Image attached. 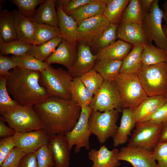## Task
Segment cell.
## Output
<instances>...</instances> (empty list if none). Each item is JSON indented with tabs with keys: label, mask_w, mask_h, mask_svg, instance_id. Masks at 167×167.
Wrapping results in <instances>:
<instances>
[{
	"label": "cell",
	"mask_w": 167,
	"mask_h": 167,
	"mask_svg": "<svg viewBox=\"0 0 167 167\" xmlns=\"http://www.w3.org/2000/svg\"><path fill=\"white\" fill-rule=\"evenodd\" d=\"M41 120L43 129L49 136L65 135L75 126L80 117L81 108L71 99L49 97L33 106Z\"/></svg>",
	"instance_id": "1"
},
{
	"label": "cell",
	"mask_w": 167,
	"mask_h": 167,
	"mask_svg": "<svg viewBox=\"0 0 167 167\" xmlns=\"http://www.w3.org/2000/svg\"><path fill=\"white\" fill-rule=\"evenodd\" d=\"M40 72L17 67L10 71L6 87L10 95L21 105L41 103L49 97L40 84Z\"/></svg>",
	"instance_id": "2"
},
{
	"label": "cell",
	"mask_w": 167,
	"mask_h": 167,
	"mask_svg": "<svg viewBox=\"0 0 167 167\" xmlns=\"http://www.w3.org/2000/svg\"><path fill=\"white\" fill-rule=\"evenodd\" d=\"M112 82L119 95L122 109H134L148 96L136 74L120 73Z\"/></svg>",
	"instance_id": "3"
},
{
	"label": "cell",
	"mask_w": 167,
	"mask_h": 167,
	"mask_svg": "<svg viewBox=\"0 0 167 167\" xmlns=\"http://www.w3.org/2000/svg\"><path fill=\"white\" fill-rule=\"evenodd\" d=\"M148 96L165 95L167 92V64L166 62L142 65L136 73Z\"/></svg>",
	"instance_id": "4"
},
{
	"label": "cell",
	"mask_w": 167,
	"mask_h": 167,
	"mask_svg": "<svg viewBox=\"0 0 167 167\" xmlns=\"http://www.w3.org/2000/svg\"><path fill=\"white\" fill-rule=\"evenodd\" d=\"M72 79L67 71L61 68L55 69L50 65L40 72V84L49 97L71 99L70 87Z\"/></svg>",
	"instance_id": "5"
},
{
	"label": "cell",
	"mask_w": 167,
	"mask_h": 167,
	"mask_svg": "<svg viewBox=\"0 0 167 167\" xmlns=\"http://www.w3.org/2000/svg\"><path fill=\"white\" fill-rule=\"evenodd\" d=\"M2 116L16 132H25L43 129L41 119L33 106H17Z\"/></svg>",
	"instance_id": "6"
},
{
	"label": "cell",
	"mask_w": 167,
	"mask_h": 167,
	"mask_svg": "<svg viewBox=\"0 0 167 167\" xmlns=\"http://www.w3.org/2000/svg\"><path fill=\"white\" fill-rule=\"evenodd\" d=\"M120 111L116 109L103 112L92 111L88 120L89 128L100 143H105L114 136L118 127L116 123Z\"/></svg>",
	"instance_id": "7"
},
{
	"label": "cell",
	"mask_w": 167,
	"mask_h": 167,
	"mask_svg": "<svg viewBox=\"0 0 167 167\" xmlns=\"http://www.w3.org/2000/svg\"><path fill=\"white\" fill-rule=\"evenodd\" d=\"M159 2L154 0L150 11L145 15L141 25L149 43H152L153 41L157 47L166 51L167 38L162 25L163 11L159 6Z\"/></svg>",
	"instance_id": "8"
},
{
	"label": "cell",
	"mask_w": 167,
	"mask_h": 167,
	"mask_svg": "<svg viewBox=\"0 0 167 167\" xmlns=\"http://www.w3.org/2000/svg\"><path fill=\"white\" fill-rule=\"evenodd\" d=\"M127 146L152 151L163 127L147 121L137 123Z\"/></svg>",
	"instance_id": "9"
},
{
	"label": "cell",
	"mask_w": 167,
	"mask_h": 167,
	"mask_svg": "<svg viewBox=\"0 0 167 167\" xmlns=\"http://www.w3.org/2000/svg\"><path fill=\"white\" fill-rule=\"evenodd\" d=\"M80 117L74 128L65 135L71 150L73 146L75 153H78L81 148L87 150L90 149L89 138L91 133L88 120L92 110L89 106H81Z\"/></svg>",
	"instance_id": "10"
},
{
	"label": "cell",
	"mask_w": 167,
	"mask_h": 167,
	"mask_svg": "<svg viewBox=\"0 0 167 167\" xmlns=\"http://www.w3.org/2000/svg\"><path fill=\"white\" fill-rule=\"evenodd\" d=\"M89 106L92 110L101 112L115 109L121 110L119 95L112 82L104 81L94 95Z\"/></svg>",
	"instance_id": "11"
},
{
	"label": "cell",
	"mask_w": 167,
	"mask_h": 167,
	"mask_svg": "<svg viewBox=\"0 0 167 167\" xmlns=\"http://www.w3.org/2000/svg\"><path fill=\"white\" fill-rule=\"evenodd\" d=\"M110 24L103 14L83 20L78 24L79 42L90 47Z\"/></svg>",
	"instance_id": "12"
},
{
	"label": "cell",
	"mask_w": 167,
	"mask_h": 167,
	"mask_svg": "<svg viewBox=\"0 0 167 167\" xmlns=\"http://www.w3.org/2000/svg\"><path fill=\"white\" fill-rule=\"evenodd\" d=\"M12 137L16 147L27 153L35 152L47 144L49 136L42 129L25 132H16Z\"/></svg>",
	"instance_id": "13"
},
{
	"label": "cell",
	"mask_w": 167,
	"mask_h": 167,
	"mask_svg": "<svg viewBox=\"0 0 167 167\" xmlns=\"http://www.w3.org/2000/svg\"><path fill=\"white\" fill-rule=\"evenodd\" d=\"M119 161H126L133 167H157L152 151L127 146L122 147L118 155Z\"/></svg>",
	"instance_id": "14"
},
{
	"label": "cell",
	"mask_w": 167,
	"mask_h": 167,
	"mask_svg": "<svg viewBox=\"0 0 167 167\" xmlns=\"http://www.w3.org/2000/svg\"><path fill=\"white\" fill-rule=\"evenodd\" d=\"M47 145L52 153L54 166L69 167L71 150L65 135L49 136Z\"/></svg>",
	"instance_id": "15"
},
{
	"label": "cell",
	"mask_w": 167,
	"mask_h": 167,
	"mask_svg": "<svg viewBox=\"0 0 167 167\" xmlns=\"http://www.w3.org/2000/svg\"><path fill=\"white\" fill-rule=\"evenodd\" d=\"M97 58L96 55L92 53L89 46L80 43L78 47L76 60L67 71L73 78L79 77L93 68Z\"/></svg>",
	"instance_id": "16"
},
{
	"label": "cell",
	"mask_w": 167,
	"mask_h": 167,
	"mask_svg": "<svg viewBox=\"0 0 167 167\" xmlns=\"http://www.w3.org/2000/svg\"><path fill=\"white\" fill-rule=\"evenodd\" d=\"M76 46L71 45L62 39L55 51L44 62L48 65L52 63L62 64L67 69H69L77 58L78 48Z\"/></svg>",
	"instance_id": "17"
},
{
	"label": "cell",
	"mask_w": 167,
	"mask_h": 167,
	"mask_svg": "<svg viewBox=\"0 0 167 167\" xmlns=\"http://www.w3.org/2000/svg\"><path fill=\"white\" fill-rule=\"evenodd\" d=\"M167 100L165 95L148 96L133 109V117L136 124L146 121L165 104Z\"/></svg>",
	"instance_id": "18"
},
{
	"label": "cell",
	"mask_w": 167,
	"mask_h": 167,
	"mask_svg": "<svg viewBox=\"0 0 167 167\" xmlns=\"http://www.w3.org/2000/svg\"><path fill=\"white\" fill-rule=\"evenodd\" d=\"M13 11L18 40L25 44L33 45L37 24L32 18L23 16L16 9Z\"/></svg>",
	"instance_id": "19"
},
{
	"label": "cell",
	"mask_w": 167,
	"mask_h": 167,
	"mask_svg": "<svg viewBox=\"0 0 167 167\" xmlns=\"http://www.w3.org/2000/svg\"><path fill=\"white\" fill-rule=\"evenodd\" d=\"M119 151L117 148L109 150L105 145L98 150L90 149L88 157L93 162L91 167H118L120 165L118 159Z\"/></svg>",
	"instance_id": "20"
},
{
	"label": "cell",
	"mask_w": 167,
	"mask_h": 167,
	"mask_svg": "<svg viewBox=\"0 0 167 167\" xmlns=\"http://www.w3.org/2000/svg\"><path fill=\"white\" fill-rule=\"evenodd\" d=\"M117 37L134 46L149 43L141 25L120 23L117 30Z\"/></svg>",
	"instance_id": "21"
},
{
	"label": "cell",
	"mask_w": 167,
	"mask_h": 167,
	"mask_svg": "<svg viewBox=\"0 0 167 167\" xmlns=\"http://www.w3.org/2000/svg\"><path fill=\"white\" fill-rule=\"evenodd\" d=\"M56 7L61 37L70 44L76 46L79 42L78 23L71 17L65 14L62 6H56Z\"/></svg>",
	"instance_id": "22"
},
{
	"label": "cell",
	"mask_w": 167,
	"mask_h": 167,
	"mask_svg": "<svg viewBox=\"0 0 167 167\" xmlns=\"http://www.w3.org/2000/svg\"><path fill=\"white\" fill-rule=\"evenodd\" d=\"M135 125L133 109H123L120 125L113 138L114 146L117 147L125 143L128 140V137L131 135V131Z\"/></svg>",
	"instance_id": "23"
},
{
	"label": "cell",
	"mask_w": 167,
	"mask_h": 167,
	"mask_svg": "<svg viewBox=\"0 0 167 167\" xmlns=\"http://www.w3.org/2000/svg\"><path fill=\"white\" fill-rule=\"evenodd\" d=\"M55 6L54 0H45L36 10L32 19L37 24L58 27L59 19Z\"/></svg>",
	"instance_id": "24"
},
{
	"label": "cell",
	"mask_w": 167,
	"mask_h": 167,
	"mask_svg": "<svg viewBox=\"0 0 167 167\" xmlns=\"http://www.w3.org/2000/svg\"><path fill=\"white\" fill-rule=\"evenodd\" d=\"M133 48L132 45L121 40L115 41L99 50L97 60L112 59L123 61Z\"/></svg>",
	"instance_id": "25"
},
{
	"label": "cell",
	"mask_w": 167,
	"mask_h": 167,
	"mask_svg": "<svg viewBox=\"0 0 167 167\" xmlns=\"http://www.w3.org/2000/svg\"><path fill=\"white\" fill-rule=\"evenodd\" d=\"M108 0H93L82 6L70 16L79 24L86 19L103 14Z\"/></svg>",
	"instance_id": "26"
},
{
	"label": "cell",
	"mask_w": 167,
	"mask_h": 167,
	"mask_svg": "<svg viewBox=\"0 0 167 167\" xmlns=\"http://www.w3.org/2000/svg\"><path fill=\"white\" fill-rule=\"evenodd\" d=\"M123 61L112 59L97 60L93 68L104 80L112 82L119 75Z\"/></svg>",
	"instance_id": "27"
},
{
	"label": "cell",
	"mask_w": 167,
	"mask_h": 167,
	"mask_svg": "<svg viewBox=\"0 0 167 167\" xmlns=\"http://www.w3.org/2000/svg\"><path fill=\"white\" fill-rule=\"evenodd\" d=\"M0 38L6 43L18 40L13 11H0Z\"/></svg>",
	"instance_id": "28"
},
{
	"label": "cell",
	"mask_w": 167,
	"mask_h": 167,
	"mask_svg": "<svg viewBox=\"0 0 167 167\" xmlns=\"http://www.w3.org/2000/svg\"><path fill=\"white\" fill-rule=\"evenodd\" d=\"M145 44L133 47L131 51L123 60L120 74H136L143 65L141 53Z\"/></svg>",
	"instance_id": "29"
},
{
	"label": "cell",
	"mask_w": 167,
	"mask_h": 167,
	"mask_svg": "<svg viewBox=\"0 0 167 167\" xmlns=\"http://www.w3.org/2000/svg\"><path fill=\"white\" fill-rule=\"evenodd\" d=\"M71 99L81 106H89L94 94L84 85L79 77L73 78L70 87Z\"/></svg>",
	"instance_id": "30"
},
{
	"label": "cell",
	"mask_w": 167,
	"mask_h": 167,
	"mask_svg": "<svg viewBox=\"0 0 167 167\" xmlns=\"http://www.w3.org/2000/svg\"><path fill=\"white\" fill-rule=\"evenodd\" d=\"M143 65L148 66L166 62L167 52L156 47L152 43L145 45L141 53Z\"/></svg>",
	"instance_id": "31"
},
{
	"label": "cell",
	"mask_w": 167,
	"mask_h": 167,
	"mask_svg": "<svg viewBox=\"0 0 167 167\" xmlns=\"http://www.w3.org/2000/svg\"><path fill=\"white\" fill-rule=\"evenodd\" d=\"M130 0H109L103 13L110 24L118 25Z\"/></svg>",
	"instance_id": "32"
},
{
	"label": "cell",
	"mask_w": 167,
	"mask_h": 167,
	"mask_svg": "<svg viewBox=\"0 0 167 167\" xmlns=\"http://www.w3.org/2000/svg\"><path fill=\"white\" fill-rule=\"evenodd\" d=\"M62 40L61 37H57L41 45H33L28 53L44 62L55 51Z\"/></svg>",
	"instance_id": "33"
},
{
	"label": "cell",
	"mask_w": 167,
	"mask_h": 167,
	"mask_svg": "<svg viewBox=\"0 0 167 167\" xmlns=\"http://www.w3.org/2000/svg\"><path fill=\"white\" fill-rule=\"evenodd\" d=\"M144 15L140 0H130L120 23H133L141 25Z\"/></svg>",
	"instance_id": "34"
},
{
	"label": "cell",
	"mask_w": 167,
	"mask_h": 167,
	"mask_svg": "<svg viewBox=\"0 0 167 167\" xmlns=\"http://www.w3.org/2000/svg\"><path fill=\"white\" fill-rule=\"evenodd\" d=\"M11 57L16 63L17 67L25 70L41 72L48 65L28 53L18 56L12 55Z\"/></svg>",
	"instance_id": "35"
},
{
	"label": "cell",
	"mask_w": 167,
	"mask_h": 167,
	"mask_svg": "<svg viewBox=\"0 0 167 167\" xmlns=\"http://www.w3.org/2000/svg\"><path fill=\"white\" fill-rule=\"evenodd\" d=\"M57 37H61L58 27L37 24L33 45H41Z\"/></svg>",
	"instance_id": "36"
},
{
	"label": "cell",
	"mask_w": 167,
	"mask_h": 167,
	"mask_svg": "<svg viewBox=\"0 0 167 167\" xmlns=\"http://www.w3.org/2000/svg\"><path fill=\"white\" fill-rule=\"evenodd\" d=\"M7 77L0 76V113L2 116L19 104L12 99L6 87Z\"/></svg>",
	"instance_id": "37"
},
{
	"label": "cell",
	"mask_w": 167,
	"mask_h": 167,
	"mask_svg": "<svg viewBox=\"0 0 167 167\" xmlns=\"http://www.w3.org/2000/svg\"><path fill=\"white\" fill-rule=\"evenodd\" d=\"M32 45L18 40L6 43L0 38V55L20 56L28 53Z\"/></svg>",
	"instance_id": "38"
},
{
	"label": "cell",
	"mask_w": 167,
	"mask_h": 167,
	"mask_svg": "<svg viewBox=\"0 0 167 167\" xmlns=\"http://www.w3.org/2000/svg\"><path fill=\"white\" fill-rule=\"evenodd\" d=\"M118 25L110 24L91 46L98 51L116 41Z\"/></svg>",
	"instance_id": "39"
},
{
	"label": "cell",
	"mask_w": 167,
	"mask_h": 167,
	"mask_svg": "<svg viewBox=\"0 0 167 167\" xmlns=\"http://www.w3.org/2000/svg\"><path fill=\"white\" fill-rule=\"evenodd\" d=\"M79 77L85 87L94 95L97 92L104 81L101 75L94 68Z\"/></svg>",
	"instance_id": "40"
},
{
	"label": "cell",
	"mask_w": 167,
	"mask_h": 167,
	"mask_svg": "<svg viewBox=\"0 0 167 167\" xmlns=\"http://www.w3.org/2000/svg\"><path fill=\"white\" fill-rule=\"evenodd\" d=\"M45 0H11L10 2L16 6L18 11L23 16L32 18L37 6L40 5Z\"/></svg>",
	"instance_id": "41"
},
{
	"label": "cell",
	"mask_w": 167,
	"mask_h": 167,
	"mask_svg": "<svg viewBox=\"0 0 167 167\" xmlns=\"http://www.w3.org/2000/svg\"><path fill=\"white\" fill-rule=\"evenodd\" d=\"M39 167H53L54 163L52 153L47 144L44 145L36 152Z\"/></svg>",
	"instance_id": "42"
},
{
	"label": "cell",
	"mask_w": 167,
	"mask_h": 167,
	"mask_svg": "<svg viewBox=\"0 0 167 167\" xmlns=\"http://www.w3.org/2000/svg\"><path fill=\"white\" fill-rule=\"evenodd\" d=\"M152 153L159 167H167V141H158L152 150Z\"/></svg>",
	"instance_id": "43"
},
{
	"label": "cell",
	"mask_w": 167,
	"mask_h": 167,
	"mask_svg": "<svg viewBox=\"0 0 167 167\" xmlns=\"http://www.w3.org/2000/svg\"><path fill=\"white\" fill-rule=\"evenodd\" d=\"M26 153L20 148L15 147L7 156L0 167H18Z\"/></svg>",
	"instance_id": "44"
},
{
	"label": "cell",
	"mask_w": 167,
	"mask_h": 167,
	"mask_svg": "<svg viewBox=\"0 0 167 167\" xmlns=\"http://www.w3.org/2000/svg\"><path fill=\"white\" fill-rule=\"evenodd\" d=\"M15 144L12 136L1 138L0 140V165L15 148Z\"/></svg>",
	"instance_id": "45"
},
{
	"label": "cell",
	"mask_w": 167,
	"mask_h": 167,
	"mask_svg": "<svg viewBox=\"0 0 167 167\" xmlns=\"http://www.w3.org/2000/svg\"><path fill=\"white\" fill-rule=\"evenodd\" d=\"M147 121L161 125L163 127L167 125V100L163 105L146 121Z\"/></svg>",
	"instance_id": "46"
},
{
	"label": "cell",
	"mask_w": 167,
	"mask_h": 167,
	"mask_svg": "<svg viewBox=\"0 0 167 167\" xmlns=\"http://www.w3.org/2000/svg\"><path fill=\"white\" fill-rule=\"evenodd\" d=\"M17 67L16 63L11 57L0 55V76L7 77L10 70Z\"/></svg>",
	"instance_id": "47"
},
{
	"label": "cell",
	"mask_w": 167,
	"mask_h": 167,
	"mask_svg": "<svg viewBox=\"0 0 167 167\" xmlns=\"http://www.w3.org/2000/svg\"><path fill=\"white\" fill-rule=\"evenodd\" d=\"M93 0H70L62 8L64 12L68 15H70L82 6L92 2Z\"/></svg>",
	"instance_id": "48"
},
{
	"label": "cell",
	"mask_w": 167,
	"mask_h": 167,
	"mask_svg": "<svg viewBox=\"0 0 167 167\" xmlns=\"http://www.w3.org/2000/svg\"><path fill=\"white\" fill-rule=\"evenodd\" d=\"M18 167H39L36 152L26 153L22 158Z\"/></svg>",
	"instance_id": "49"
},
{
	"label": "cell",
	"mask_w": 167,
	"mask_h": 167,
	"mask_svg": "<svg viewBox=\"0 0 167 167\" xmlns=\"http://www.w3.org/2000/svg\"><path fill=\"white\" fill-rule=\"evenodd\" d=\"M3 117H0V137L1 138L13 136L16 131L5 124Z\"/></svg>",
	"instance_id": "50"
},
{
	"label": "cell",
	"mask_w": 167,
	"mask_h": 167,
	"mask_svg": "<svg viewBox=\"0 0 167 167\" xmlns=\"http://www.w3.org/2000/svg\"><path fill=\"white\" fill-rule=\"evenodd\" d=\"M154 0H140L142 9L145 15L150 11Z\"/></svg>",
	"instance_id": "51"
},
{
	"label": "cell",
	"mask_w": 167,
	"mask_h": 167,
	"mask_svg": "<svg viewBox=\"0 0 167 167\" xmlns=\"http://www.w3.org/2000/svg\"><path fill=\"white\" fill-rule=\"evenodd\" d=\"M158 141L161 142L167 141V125L162 128L160 133Z\"/></svg>",
	"instance_id": "52"
},
{
	"label": "cell",
	"mask_w": 167,
	"mask_h": 167,
	"mask_svg": "<svg viewBox=\"0 0 167 167\" xmlns=\"http://www.w3.org/2000/svg\"><path fill=\"white\" fill-rule=\"evenodd\" d=\"M164 11H163V19L167 26V0L165 1L163 4Z\"/></svg>",
	"instance_id": "53"
},
{
	"label": "cell",
	"mask_w": 167,
	"mask_h": 167,
	"mask_svg": "<svg viewBox=\"0 0 167 167\" xmlns=\"http://www.w3.org/2000/svg\"><path fill=\"white\" fill-rule=\"evenodd\" d=\"M162 28L164 33L167 38V26L165 25H162Z\"/></svg>",
	"instance_id": "54"
},
{
	"label": "cell",
	"mask_w": 167,
	"mask_h": 167,
	"mask_svg": "<svg viewBox=\"0 0 167 167\" xmlns=\"http://www.w3.org/2000/svg\"><path fill=\"white\" fill-rule=\"evenodd\" d=\"M165 95H166V96L167 97V92H166V94H165Z\"/></svg>",
	"instance_id": "55"
},
{
	"label": "cell",
	"mask_w": 167,
	"mask_h": 167,
	"mask_svg": "<svg viewBox=\"0 0 167 167\" xmlns=\"http://www.w3.org/2000/svg\"><path fill=\"white\" fill-rule=\"evenodd\" d=\"M166 51H167V50H166ZM166 63H167V60H166Z\"/></svg>",
	"instance_id": "56"
},
{
	"label": "cell",
	"mask_w": 167,
	"mask_h": 167,
	"mask_svg": "<svg viewBox=\"0 0 167 167\" xmlns=\"http://www.w3.org/2000/svg\"><path fill=\"white\" fill-rule=\"evenodd\" d=\"M157 167H159L158 166H157Z\"/></svg>",
	"instance_id": "57"
}]
</instances>
